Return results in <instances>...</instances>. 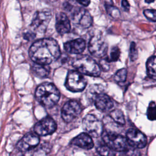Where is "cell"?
<instances>
[{
	"instance_id": "obj_12",
	"label": "cell",
	"mask_w": 156,
	"mask_h": 156,
	"mask_svg": "<svg viewBox=\"0 0 156 156\" xmlns=\"http://www.w3.org/2000/svg\"><path fill=\"white\" fill-rule=\"evenodd\" d=\"M126 139L129 144L136 149L143 148L147 143L146 136L141 132L135 129H129L127 131Z\"/></svg>"
},
{
	"instance_id": "obj_35",
	"label": "cell",
	"mask_w": 156,
	"mask_h": 156,
	"mask_svg": "<svg viewBox=\"0 0 156 156\" xmlns=\"http://www.w3.org/2000/svg\"><path fill=\"white\" fill-rule=\"evenodd\" d=\"M46 1H52V0H46Z\"/></svg>"
},
{
	"instance_id": "obj_19",
	"label": "cell",
	"mask_w": 156,
	"mask_h": 156,
	"mask_svg": "<svg viewBox=\"0 0 156 156\" xmlns=\"http://www.w3.org/2000/svg\"><path fill=\"white\" fill-rule=\"evenodd\" d=\"M104 91V87L101 85H92L87 90L86 95L87 99L91 101L94 102L96 98Z\"/></svg>"
},
{
	"instance_id": "obj_21",
	"label": "cell",
	"mask_w": 156,
	"mask_h": 156,
	"mask_svg": "<svg viewBox=\"0 0 156 156\" xmlns=\"http://www.w3.org/2000/svg\"><path fill=\"white\" fill-rule=\"evenodd\" d=\"M110 117L116 124L119 125L125 124V119L123 113L119 109H115L110 113Z\"/></svg>"
},
{
	"instance_id": "obj_1",
	"label": "cell",
	"mask_w": 156,
	"mask_h": 156,
	"mask_svg": "<svg viewBox=\"0 0 156 156\" xmlns=\"http://www.w3.org/2000/svg\"><path fill=\"white\" fill-rule=\"evenodd\" d=\"M30 58L36 63L49 65L60 56V47L53 38H43L32 44L29 51Z\"/></svg>"
},
{
	"instance_id": "obj_33",
	"label": "cell",
	"mask_w": 156,
	"mask_h": 156,
	"mask_svg": "<svg viewBox=\"0 0 156 156\" xmlns=\"http://www.w3.org/2000/svg\"><path fill=\"white\" fill-rule=\"evenodd\" d=\"M76 1L78 3H79L80 4L83 6H88L90 3V0H76Z\"/></svg>"
},
{
	"instance_id": "obj_8",
	"label": "cell",
	"mask_w": 156,
	"mask_h": 156,
	"mask_svg": "<svg viewBox=\"0 0 156 156\" xmlns=\"http://www.w3.org/2000/svg\"><path fill=\"white\" fill-rule=\"evenodd\" d=\"M108 44L105 39L101 35H94L88 43L90 52L96 57H102L107 52Z\"/></svg>"
},
{
	"instance_id": "obj_27",
	"label": "cell",
	"mask_w": 156,
	"mask_h": 156,
	"mask_svg": "<svg viewBox=\"0 0 156 156\" xmlns=\"http://www.w3.org/2000/svg\"><path fill=\"white\" fill-rule=\"evenodd\" d=\"M143 14L145 17L149 21H156V10L154 9H146L143 11Z\"/></svg>"
},
{
	"instance_id": "obj_25",
	"label": "cell",
	"mask_w": 156,
	"mask_h": 156,
	"mask_svg": "<svg viewBox=\"0 0 156 156\" xmlns=\"http://www.w3.org/2000/svg\"><path fill=\"white\" fill-rule=\"evenodd\" d=\"M105 8L107 10V12L109 15L114 18H118L120 16L119 10L113 5H110L108 4H105Z\"/></svg>"
},
{
	"instance_id": "obj_24",
	"label": "cell",
	"mask_w": 156,
	"mask_h": 156,
	"mask_svg": "<svg viewBox=\"0 0 156 156\" xmlns=\"http://www.w3.org/2000/svg\"><path fill=\"white\" fill-rule=\"evenodd\" d=\"M127 78V70L125 68H122L118 70L114 76V79L117 82H124Z\"/></svg>"
},
{
	"instance_id": "obj_30",
	"label": "cell",
	"mask_w": 156,
	"mask_h": 156,
	"mask_svg": "<svg viewBox=\"0 0 156 156\" xmlns=\"http://www.w3.org/2000/svg\"><path fill=\"white\" fill-rule=\"evenodd\" d=\"M109 62H110V61L108 60L107 58L101 60L100 61V66H99L100 68H102L104 71H108L110 68Z\"/></svg>"
},
{
	"instance_id": "obj_5",
	"label": "cell",
	"mask_w": 156,
	"mask_h": 156,
	"mask_svg": "<svg viewBox=\"0 0 156 156\" xmlns=\"http://www.w3.org/2000/svg\"><path fill=\"white\" fill-rule=\"evenodd\" d=\"M102 140L104 143L114 151L122 152L128 149V142L126 138L113 131L103 132Z\"/></svg>"
},
{
	"instance_id": "obj_4",
	"label": "cell",
	"mask_w": 156,
	"mask_h": 156,
	"mask_svg": "<svg viewBox=\"0 0 156 156\" xmlns=\"http://www.w3.org/2000/svg\"><path fill=\"white\" fill-rule=\"evenodd\" d=\"M52 17L49 9L40 10L35 12L30 24L31 32L35 34H44Z\"/></svg>"
},
{
	"instance_id": "obj_14",
	"label": "cell",
	"mask_w": 156,
	"mask_h": 156,
	"mask_svg": "<svg viewBox=\"0 0 156 156\" xmlns=\"http://www.w3.org/2000/svg\"><path fill=\"white\" fill-rule=\"evenodd\" d=\"M94 102L96 107L102 112H110L114 107L111 98L104 93L99 94L96 98Z\"/></svg>"
},
{
	"instance_id": "obj_23",
	"label": "cell",
	"mask_w": 156,
	"mask_h": 156,
	"mask_svg": "<svg viewBox=\"0 0 156 156\" xmlns=\"http://www.w3.org/2000/svg\"><path fill=\"white\" fill-rule=\"evenodd\" d=\"M147 116L149 120H156V104L154 102H151L149 104L147 110Z\"/></svg>"
},
{
	"instance_id": "obj_34",
	"label": "cell",
	"mask_w": 156,
	"mask_h": 156,
	"mask_svg": "<svg viewBox=\"0 0 156 156\" xmlns=\"http://www.w3.org/2000/svg\"><path fill=\"white\" fill-rule=\"evenodd\" d=\"M154 1H155V0H145V2L149 4V3H152V2H154Z\"/></svg>"
},
{
	"instance_id": "obj_18",
	"label": "cell",
	"mask_w": 156,
	"mask_h": 156,
	"mask_svg": "<svg viewBox=\"0 0 156 156\" xmlns=\"http://www.w3.org/2000/svg\"><path fill=\"white\" fill-rule=\"evenodd\" d=\"M31 69L35 76L41 78L47 77L50 72V68L47 65H41L36 63L32 65Z\"/></svg>"
},
{
	"instance_id": "obj_31",
	"label": "cell",
	"mask_w": 156,
	"mask_h": 156,
	"mask_svg": "<svg viewBox=\"0 0 156 156\" xmlns=\"http://www.w3.org/2000/svg\"><path fill=\"white\" fill-rule=\"evenodd\" d=\"M121 5H122V7L124 8V9L126 11H129V9H130V4L127 0H122Z\"/></svg>"
},
{
	"instance_id": "obj_15",
	"label": "cell",
	"mask_w": 156,
	"mask_h": 156,
	"mask_svg": "<svg viewBox=\"0 0 156 156\" xmlns=\"http://www.w3.org/2000/svg\"><path fill=\"white\" fill-rule=\"evenodd\" d=\"M55 29L60 34H65L70 31L71 23L68 17L63 12H59L55 17Z\"/></svg>"
},
{
	"instance_id": "obj_13",
	"label": "cell",
	"mask_w": 156,
	"mask_h": 156,
	"mask_svg": "<svg viewBox=\"0 0 156 156\" xmlns=\"http://www.w3.org/2000/svg\"><path fill=\"white\" fill-rule=\"evenodd\" d=\"M40 142L38 135L35 133H26L17 143V148L21 152L28 151L35 147Z\"/></svg>"
},
{
	"instance_id": "obj_26",
	"label": "cell",
	"mask_w": 156,
	"mask_h": 156,
	"mask_svg": "<svg viewBox=\"0 0 156 156\" xmlns=\"http://www.w3.org/2000/svg\"><path fill=\"white\" fill-rule=\"evenodd\" d=\"M120 56V50L118 46H114L111 51L110 55L108 60L110 62H116Z\"/></svg>"
},
{
	"instance_id": "obj_3",
	"label": "cell",
	"mask_w": 156,
	"mask_h": 156,
	"mask_svg": "<svg viewBox=\"0 0 156 156\" xmlns=\"http://www.w3.org/2000/svg\"><path fill=\"white\" fill-rule=\"evenodd\" d=\"M72 65L77 71L85 75L99 76L101 74L99 65L88 55H80L74 58Z\"/></svg>"
},
{
	"instance_id": "obj_32",
	"label": "cell",
	"mask_w": 156,
	"mask_h": 156,
	"mask_svg": "<svg viewBox=\"0 0 156 156\" xmlns=\"http://www.w3.org/2000/svg\"><path fill=\"white\" fill-rule=\"evenodd\" d=\"M35 37V34L34 33H33L32 32H27L26 34H25L24 37L25 39L26 40H29V39H32Z\"/></svg>"
},
{
	"instance_id": "obj_20",
	"label": "cell",
	"mask_w": 156,
	"mask_h": 156,
	"mask_svg": "<svg viewBox=\"0 0 156 156\" xmlns=\"http://www.w3.org/2000/svg\"><path fill=\"white\" fill-rule=\"evenodd\" d=\"M146 68L149 76L152 79L156 80V56H152L148 58Z\"/></svg>"
},
{
	"instance_id": "obj_2",
	"label": "cell",
	"mask_w": 156,
	"mask_h": 156,
	"mask_svg": "<svg viewBox=\"0 0 156 156\" xmlns=\"http://www.w3.org/2000/svg\"><path fill=\"white\" fill-rule=\"evenodd\" d=\"M60 96V92L57 88L50 82H44L40 84L35 91L37 100L47 108L54 106L59 101Z\"/></svg>"
},
{
	"instance_id": "obj_10",
	"label": "cell",
	"mask_w": 156,
	"mask_h": 156,
	"mask_svg": "<svg viewBox=\"0 0 156 156\" xmlns=\"http://www.w3.org/2000/svg\"><path fill=\"white\" fill-rule=\"evenodd\" d=\"M72 21L74 25L83 29L90 27L93 23V18L90 12L83 8H78L73 13Z\"/></svg>"
},
{
	"instance_id": "obj_7",
	"label": "cell",
	"mask_w": 156,
	"mask_h": 156,
	"mask_svg": "<svg viewBox=\"0 0 156 156\" xmlns=\"http://www.w3.org/2000/svg\"><path fill=\"white\" fill-rule=\"evenodd\" d=\"M82 127L85 132L93 137H98L103 133L102 122L91 114H88L83 118Z\"/></svg>"
},
{
	"instance_id": "obj_28",
	"label": "cell",
	"mask_w": 156,
	"mask_h": 156,
	"mask_svg": "<svg viewBox=\"0 0 156 156\" xmlns=\"http://www.w3.org/2000/svg\"><path fill=\"white\" fill-rule=\"evenodd\" d=\"M129 55L131 61L134 62L138 58V51L136 48V44L135 42H132L130 46Z\"/></svg>"
},
{
	"instance_id": "obj_6",
	"label": "cell",
	"mask_w": 156,
	"mask_h": 156,
	"mask_svg": "<svg viewBox=\"0 0 156 156\" xmlns=\"http://www.w3.org/2000/svg\"><path fill=\"white\" fill-rule=\"evenodd\" d=\"M87 80L78 71H69L67 74L65 86L69 90L79 92L83 90L87 85Z\"/></svg>"
},
{
	"instance_id": "obj_17",
	"label": "cell",
	"mask_w": 156,
	"mask_h": 156,
	"mask_svg": "<svg viewBox=\"0 0 156 156\" xmlns=\"http://www.w3.org/2000/svg\"><path fill=\"white\" fill-rule=\"evenodd\" d=\"M71 144L75 145L83 149L89 150L93 148L94 143L91 136L87 133H81L73 139Z\"/></svg>"
},
{
	"instance_id": "obj_11",
	"label": "cell",
	"mask_w": 156,
	"mask_h": 156,
	"mask_svg": "<svg viewBox=\"0 0 156 156\" xmlns=\"http://www.w3.org/2000/svg\"><path fill=\"white\" fill-rule=\"evenodd\" d=\"M57 129V125L54 120L51 117H46L37 122L34 126V130L35 133L40 136H45L52 134Z\"/></svg>"
},
{
	"instance_id": "obj_16",
	"label": "cell",
	"mask_w": 156,
	"mask_h": 156,
	"mask_svg": "<svg viewBox=\"0 0 156 156\" xmlns=\"http://www.w3.org/2000/svg\"><path fill=\"white\" fill-rule=\"evenodd\" d=\"M64 49L69 53L79 54L82 53L85 49V41L82 38H78L66 42L64 45Z\"/></svg>"
},
{
	"instance_id": "obj_9",
	"label": "cell",
	"mask_w": 156,
	"mask_h": 156,
	"mask_svg": "<svg viewBox=\"0 0 156 156\" xmlns=\"http://www.w3.org/2000/svg\"><path fill=\"white\" fill-rule=\"evenodd\" d=\"M82 112L81 105L76 101H69L62 107L61 115L63 119L66 122H70L76 119Z\"/></svg>"
},
{
	"instance_id": "obj_22",
	"label": "cell",
	"mask_w": 156,
	"mask_h": 156,
	"mask_svg": "<svg viewBox=\"0 0 156 156\" xmlns=\"http://www.w3.org/2000/svg\"><path fill=\"white\" fill-rule=\"evenodd\" d=\"M96 151L101 156H115V151L106 145L105 143L99 144L96 147Z\"/></svg>"
},
{
	"instance_id": "obj_29",
	"label": "cell",
	"mask_w": 156,
	"mask_h": 156,
	"mask_svg": "<svg viewBox=\"0 0 156 156\" xmlns=\"http://www.w3.org/2000/svg\"><path fill=\"white\" fill-rule=\"evenodd\" d=\"M140 152L136 148L127 149L122 152V154L120 156H140Z\"/></svg>"
}]
</instances>
